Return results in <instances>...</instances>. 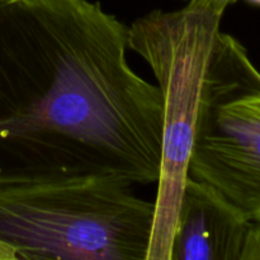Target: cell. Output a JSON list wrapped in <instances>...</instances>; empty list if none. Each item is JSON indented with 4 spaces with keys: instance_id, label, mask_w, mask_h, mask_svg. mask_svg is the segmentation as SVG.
Here are the masks:
<instances>
[{
    "instance_id": "1",
    "label": "cell",
    "mask_w": 260,
    "mask_h": 260,
    "mask_svg": "<svg viewBox=\"0 0 260 260\" xmlns=\"http://www.w3.org/2000/svg\"><path fill=\"white\" fill-rule=\"evenodd\" d=\"M128 27L90 0H0V184L160 175L162 99Z\"/></svg>"
},
{
    "instance_id": "2",
    "label": "cell",
    "mask_w": 260,
    "mask_h": 260,
    "mask_svg": "<svg viewBox=\"0 0 260 260\" xmlns=\"http://www.w3.org/2000/svg\"><path fill=\"white\" fill-rule=\"evenodd\" d=\"M154 215V201L108 178L0 184V244L17 260H146Z\"/></svg>"
},
{
    "instance_id": "3",
    "label": "cell",
    "mask_w": 260,
    "mask_h": 260,
    "mask_svg": "<svg viewBox=\"0 0 260 260\" xmlns=\"http://www.w3.org/2000/svg\"><path fill=\"white\" fill-rule=\"evenodd\" d=\"M222 15L189 0L178 10H152L128 27V48L150 66L162 99L161 162L146 260H169L201 89Z\"/></svg>"
},
{
    "instance_id": "4",
    "label": "cell",
    "mask_w": 260,
    "mask_h": 260,
    "mask_svg": "<svg viewBox=\"0 0 260 260\" xmlns=\"http://www.w3.org/2000/svg\"><path fill=\"white\" fill-rule=\"evenodd\" d=\"M188 170L246 220L260 221V71L222 30L203 78Z\"/></svg>"
},
{
    "instance_id": "5",
    "label": "cell",
    "mask_w": 260,
    "mask_h": 260,
    "mask_svg": "<svg viewBox=\"0 0 260 260\" xmlns=\"http://www.w3.org/2000/svg\"><path fill=\"white\" fill-rule=\"evenodd\" d=\"M249 223L215 188L188 177L169 260H240Z\"/></svg>"
},
{
    "instance_id": "6",
    "label": "cell",
    "mask_w": 260,
    "mask_h": 260,
    "mask_svg": "<svg viewBox=\"0 0 260 260\" xmlns=\"http://www.w3.org/2000/svg\"><path fill=\"white\" fill-rule=\"evenodd\" d=\"M240 260H260V221H250L249 223Z\"/></svg>"
},
{
    "instance_id": "7",
    "label": "cell",
    "mask_w": 260,
    "mask_h": 260,
    "mask_svg": "<svg viewBox=\"0 0 260 260\" xmlns=\"http://www.w3.org/2000/svg\"><path fill=\"white\" fill-rule=\"evenodd\" d=\"M193 3H197V4L205 5V7L213 8L216 10H220V12L225 13L226 8L230 4H233L236 0H190Z\"/></svg>"
},
{
    "instance_id": "8",
    "label": "cell",
    "mask_w": 260,
    "mask_h": 260,
    "mask_svg": "<svg viewBox=\"0 0 260 260\" xmlns=\"http://www.w3.org/2000/svg\"><path fill=\"white\" fill-rule=\"evenodd\" d=\"M0 260H17V258L12 249L0 244Z\"/></svg>"
},
{
    "instance_id": "9",
    "label": "cell",
    "mask_w": 260,
    "mask_h": 260,
    "mask_svg": "<svg viewBox=\"0 0 260 260\" xmlns=\"http://www.w3.org/2000/svg\"><path fill=\"white\" fill-rule=\"evenodd\" d=\"M249 3H251V4H256V5H260V0H248Z\"/></svg>"
}]
</instances>
